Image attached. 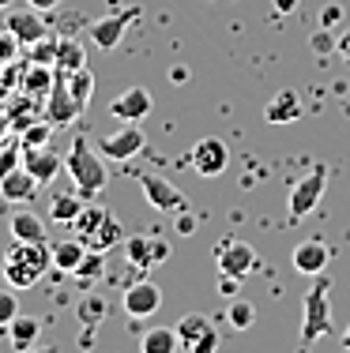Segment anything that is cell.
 Segmentation results:
<instances>
[{
  "mask_svg": "<svg viewBox=\"0 0 350 353\" xmlns=\"http://www.w3.org/2000/svg\"><path fill=\"white\" fill-rule=\"evenodd\" d=\"M294 8H298V0H275V12H282V15L294 12Z\"/></svg>",
  "mask_w": 350,
  "mask_h": 353,
  "instance_id": "cell-40",
  "label": "cell"
},
{
  "mask_svg": "<svg viewBox=\"0 0 350 353\" xmlns=\"http://www.w3.org/2000/svg\"><path fill=\"white\" fill-rule=\"evenodd\" d=\"M124 256H128L132 267H155V263H166V259H170V245H166L162 237L139 233V237L124 241Z\"/></svg>",
  "mask_w": 350,
  "mask_h": 353,
  "instance_id": "cell-13",
  "label": "cell"
},
{
  "mask_svg": "<svg viewBox=\"0 0 350 353\" xmlns=\"http://www.w3.org/2000/svg\"><path fill=\"white\" fill-rule=\"evenodd\" d=\"M177 339H181V353H219V327L204 312L181 316Z\"/></svg>",
  "mask_w": 350,
  "mask_h": 353,
  "instance_id": "cell-4",
  "label": "cell"
},
{
  "mask_svg": "<svg viewBox=\"0 0 350 353\" xmlns=\"http://www.w3.org/2000/svg\"><path fill=\"white\" fill-rule=\"evenodd\" d=\"M19 49L23 46H19V38H15L12 30H8V27L0 30V64H12L15 57H19Z\"/></svg>",
  "mask_w": 350,
  "mask_h": 353,
  "instance_id": "cell-34",
  "label": "cell"
},
{
  "mask_svg": "<svg viewBox=\"0 0 350 353\" xmlns=\"http://www.w3.org/2000/svg\"><path fill=\"white\" fill-rule=\"evenodd\" d=\"M53 68L57 72H79V68H87V53H83L79 41H72V38L53 41Z\"/></svg>",
  "mask_w": 350,
  "mask_h": 353,
  "instance_id": "cell-22",
  "label": "cell"
},
{
  "mask_svg": "<svg viewBox=\"0 0 350 353\" xmlns=\"http://www.w3.org/2000/svg\"><path fill=\"white\" fill-rule=\"evenodd\" d=\"M15 316H19V297L12 290H0V327H8Z\"/></svg>",
  "mask_w": 350,
  "mask_h": 353,
  "instance_id": "cell-33",
  "label": "cell"
},
{
  "mask_svg": "<svg viewBox=\"0 0 350 353\" xmlns=\"http://www.w3.org/2000/svg\"><path fill=\"white\" fill-rule=\"evenodd\" d=\"M12 237L15 241H35V245H46V222L35 211H15L12 214Z\"/></svg>",
  "mask_w": 350,
  "mask_h": 353,
  "instance_id": "cell-23",
  "label": "cell"
},
{
  "mask_svg": "<svg viewBox=\"0 0 350 353\" xmlns=\"http://www.w3.org/2000/svg\"><path fill=\"white\" fill-rule=\"evenodd\" d=\"M0 8H12V0H0Z\"/></svg>",
  "mask_w": 350,
  "mask_h": 353,
  "instance_id": "cell-43",
  "label": "cell"
},
{
  "mask_svg": "<svg viewBox=\"0 0 350 353\" xmlns=\"http://www.w3.org/2000/svg\"><path fill=\"white\" fill-rule=\"evenodd\" d=\"M27 353H57L53 346H35V350H27Z\"/></svg>",
  "mask_w": 350,
  "mask_h": 353,
  "instance_id": "cell-41",
  "label": "cell"
},
{
  "mask_svg": "<svg viewBox=\"0 0 350 353\" xmlns=\"http://www.w3.org/2000/svg\"><path fill=\"white\" fill-rule=\"evenodd\" d=\"M226 323L233 327V331H249V327L256 323V308L249 305V301H237V297H230V308H226Z\"/></svg>",
  "mask_w": 350,
  "mask_h": 353,
  "instance_id": "cell-28",
  "label": "cell"
},
{
  "mask_svg": "<svg viewBox=\"0 0 350 353\" xmlns=\"http://www.w3.org/2000/svg\"><path fill=\"white\" fill-rule=\"evenodd\" d=\"M49 132H53V121L49 124H27V128H23V147H46Z\"/></svg>",
  "mask_w": 350,
  "mask_h": 353,
  "instance_id": "cell-32",
  "label": "cell"
},
{
  "mask_svg": "<svg viewBox=\"0 0 350 353\" xmlns=\"http://www.w3.org/2000/svg\"><path fill=\"white\" fill-rule=\"evenodd\" d=\"M87 245L95 248V252H110L113 245H121V222H117V218L110 214L102 225H98L95 237H87Z\"/></svg>",
  "mask_w": 350,
  "mask_h": 353,
  "instance_id": "cell-27",
  "label": "cell"
},
{
  "mask_svg": "<svg viewBox=\"0 0 350 353\" xmlns=\"http://www.w3.org/2000/svg\"><path fill=\"white\" fill-rule=\"evenodd\" d=\"M139 188H144L147 203H151L155 211H166V214H181V211H188L185 192L173 188V184L166 181V176H158V173H139Z\"/></svg>",
  "mask_w": 350,
  "mask_h": 353,
  "instance_id": "cell-6",
  "label": "cell"
},
{
  "mask_svg": "<svg viewBox=\"0 0 350 353\" xmlns=\"http://www.w3.org/2000/svg\"><path fill=\"white\" fill-rule=\"evenodd\" d=\"M302 117V94L298 90H279L264 105V121L268 124H294Z\"/></svg>",
  "mask_w": 350,
  "mask_h": 353,
  "instance_id": "cell-19",
  "label": "cell"
},
{
  "mask_svg": "<svg viewBox=\"0 0 350 353\" xmlns=\"http://www.w3.org/2000/svg\"><path fill=\"white\" fill-rule=\"evenodd\" d=\"M4 27L12 30L15 38H19V46H41V41H46V19H41L38 8H27V12H12Z\"/></svg>",
  "mask_w": 350,
  "mask_h": 353,
  "instance_id": "cell-16",
  "label": "cell"
},
{
  "mask_svg": "<svg viewBox=\"0 0 350 353\" xmlns=\"http://www.w3.org/2000/svg\"><path fill=\"white\" fill-rule=\"evenodd\" d=\"M49 256H53V267H57V271L76 274V267L83 263V256H87V241H83V237L57 241V245H49Z\"/></svg>",
  "mask_w": 350,
  "mask_h": 353,
  "instance_id": "cell-20",
  "label": "cell"
},
{
  "mask_svg": "<svg viewBox=\"0 0 350 353\" xmlns=\"http://www.w3.org/2000/svg\"><path fill=\"white\" fill-rule=\"evenodd\" d=\"M241 282H245V279H233V274H222V282H219V293H222V297H237Z\"/></svg>",
  "mask_w": 350,
  "mask_h": 353,
  "instance_id": "cell-37",
  "label": "cell"
},
{
  "mask_svg": "<svg viewBox=\"0 0 350 353\" xmlns=\"http://www.w3.org/2000/svg\"><path fill=\"white\" fill-rule=\"evenodd\" d=\"M215 267H219V274L249 279V274L256 271V252H253V245H245V241L230 237V241H222V245L215 248Z\"/></svg>",
  "mask_w": 350,
  "mask_h": 353,
  "instance_id": "cell-7",
  "label": "cell"
},
{
  "mask_svg": "<svg viewBox=\"0 0 350 353\" xmlns=\"http://www.w3.org/2000/svg\"><path fill=\"white\" fill-rule=\"evenodd\" d=\"M144 143H147V136L136 124H124L121 132H110V136L98 139V154L113 158V162H128V158H136L139 150H144Z\"/></svg>",
  "mask_w": 350,
  "mask_h": 353,
  "instance_id": "cell-11",
  "label": "cell"
},
{
  "mask_svg": "<svg viewBox=\"0 0 350 353\" xmlns=\"http://www.w3.org/2000/svg\"><path fill=\"white\" fill-rule=\"evenodd\" d=\"M339 23H343V8H339V4H328V8L320 12V27L331 30V27H339Z\"/></svg>",
  "mask_w": 350,
  "mask_h": 353,
  "instance_id": "cell-36",
  "label": "cell"
},
{
  "mask_svg": "<svg viewBox=\"0 0 350 353\" xmlns=\"http://www.w3.org/2000/svg\"><path fill=\"white\" fill-rule=\"evenodd\" d=\"M136 8H128V12H113V15H102V19H95L90 23V41H95L102 53H113L117 46H121V38H124V30L132 27V19H136Z\"/></svg>",
  "mask_w": 350,
  "mask_h": 353,
  "instance_id": "cell-9",
  "label": "cell"
},
{
  "mask_svg": "<svg viewBox=\"0 0 350 353\" xmlns=\"http://www.w3.org/2000/svg\"><path fill=\"white\" fill-rule=\"evenodd\" d=\"M49 121L53 124H72L76 117L83 113V105L76 102V94H72V83H68V72H57V79H53V87H49Z\"/></svg>",
  "mask_w": 350,
  "mask_h": 353,
  "instance_id": "cell-10",
  "label": "cell"
},
{
  "mask_svg": "<svg viewBox=\"0 0 350 353\" xmlns=\"http://www.w3.org/2000/svg\"><path fill=\"white\" fill-rule=\"evenodd\" d=\"M83 207H87V199H83L79 192H61V196H53V203H49V218L61 222V225H72Z\"/></svg>",
  "mask_w": 350,
  "mask_h": 353,
  "instance_id": "cell-25",
  "label": "cell"
},
{
  "mask_svg": "<svg viewBox=\"0 0 350 353\" xmlns=\"http://www.w3.org/2000/svg\"><path fill=\"white\" fill-rule=\"evenodd\" d=\"M139 353H181L177 327H151V331L139 339Z\"/></svg>",
  "mask_w": 350,
  "mask_h": 353,
  "instance_id": "cell-24",
  "label": "cell"
},
{
  "mask_svg": "<svg viewBox=\"0 0 350 353\" xmlns=\"http://www.w3.org/2000/svg\"><path fill=\"white\" fill-rule=\"evenodd\" d=\"M35 196H38V181H35V173H30L27 165L12 170L8 176H0V203L27 207V203H35Z\"/></svg>",
  "mask_w": 350,
  "mask_h": 353,
  "instance_id": "cell-14",
  "label": "cell"
},
{
  "mask_svg": "<svg viewBox=\"0 0 350 353\" xmlns=\"http://www.w3.org/2000/svg\"><path fill=\"white\" fill-rule=\"evenodd\" d=\"M328 259H331V252L324 241H302V245L294 248V256H290V263H294L298 274H324Z\"/></svg>",
  "mask_w": 350,
  "mask_h": 353,
  "instance_id": "cell-18",
  "label": "cell"
},
{
  "mask_svg": "<svg viewBox=\"0 0 350 353\" xmlns=\"http://www.w3.org/2000/svg\"><path fill=\"white\" fill-rule=\"evenodd\" d=\"M343 350H350V327L343 331Z\"/></svg>",
  "mask_w": 350,
  "mask_h": 353,
  "instance_id": "cell-42",
  "label": "cell"
},
{
  "mask_svg": "<svg viewBox=\"0 0 350 353\" xmlns=\"http://www.w3.org/2000/svg\"><path fill=\"white\" fill-rule=\"evenodd\" d=\"M64 173L72 176V184H76V192L83 199H95L98 192L106 188V181H110V173H106V165H102V154L90 147L87 136L72 139L68 154H64Z\"/></svg>",
  "mask_w": 350,
  "mask_h": 353,
  "instance_id": "cell-1",
  "label": "cell"
},
{
  "mask_svg": "<svg viewBox=\"0 0 350 353\" xmlns=\"http://www.w3.org/2000/svg\"><path fill=\"white\" fill-rule=\"evenodd\" d=\"M61 0H27V8H38V12H49V8H57Z\"/></svg>",
  "mask_w": 350,
  "mask_h": 353,
  "instance_id": "cell-39",
  "label": "cell"
},
{
  "mask_svg": "<svg viewBox=\"0 0 350 353\" xmlns=\"http://www.w3.org/2000/svg\"><path fill=\"white\" fill-rule=\"evenodd\" d=\"M68 83H72V94H76V102L87 109L90 94H95V72L90 68H79V72H68Z\"/></svg>",
  "mask_w": 350,
  "mask_h": 353,
  "instance_id": "cell-29",
  "label": "cell"
},
{
  "mask_svg": "<svg viewBox=\"0 0 350 353\" xmlns=\"http://www.w3.org/2000/svg\"><path fill=\"white\" fill-rule=\"evenodd\" d=\"M102 271H106V252H95V248H90L87 256H83V263L76 267V279L90 282V279H98Z\"/></svg>",
  "mask_w": 350,
  "mask_h": 353,
  "instance_id": "cell-30",
  "label": "cell"
},
{
  "mask_svg": "<svg viewBox=\"0 0 350 353\" xmlns=\"http://www.w3.org/2000/svg\"><path fill=\"white\" fill-rule=\"evenodd\" d=\"M336 49H339V57H343V61L350 64V30H347L343 38H339V46H336Z\"/></svg>",
  "mask_w": 350,
  "mask_h": 353,
  "instance_id": "cell-38",
  "label": "cell"
},
{
  "mask_svg": "<svg viewBox=\"0 0 350 353\" xmlns=\"http://www.w3.org/2000/svg\"><path fill=\"white\" fill-rule=\"evenodd\" d=\"M188 162H193V170L200 176H222V173H226V165H230V147L219 136H204L193 147Z\"/></svg>",
  "mask_w": 350,
  "mask_h": 353,
  "instance_id": "cell-8",
  "label": "cell"
},
{
  "mask_svg": "<svg viewBox=\"0 0 350 353\" xmlns=\"http://www.w3.org/2000/svg\"><path fill=\"white\" fill-rule=\"evenodd\" d=\"M53 267V256H49L46 245H35V241H12V248L4 252V279L15 290H30L46 279V271Z\"/></svg>",
  "mask_w": 350,
  "mask_h": 353,
  "instance_id": "cell-2",
  "label": "cell"
},
{
  "mask_svg": "<svg viewBox=\"0 0 350 353\" xmlns=\"http://www.w3.org/2000/svg\"><path fill=\"white\" fill-rule=\"evenodd\" d=\"M4 331H8V339H12V346H15V350L27 353V350H35V346H38L41 319H38V316H15L12 323L4 327Z\"/></svg>",
  "mask_w": 350,
  "mask_h": 353,
  "instance_id": "cell-21",
  "label": "cell"
},
{
  "mask_svg": "<svg viewBox=\"0 0 350 353\" xmlns=\"http://www.w3.org/2000/svg\"><path fill=\"white\" fill-rule=\"evenodd\" d=\"M155 109V98L147 87H128L124 94H117L110 102V117H117L121 124H139L144 117H151Z\"/></svg>",
  "mask_w": 350,
  "mask_h": 353,
  "instance_id": "cell-12",
  "label": "cell"
},
{
  "mask_svg": "<svg viewBox=\"0 0 350 353\" xmlns=\"http://www.w3.org/2000/svg\"><path fill=\"white\" fill-rule=\"evenodd\" d=\"M0 147H4V143H0Z\"/></svg>",
  "mask_w": 350,
  "mask_h": 353,
  "instance_id": "cell-44",
  "label": "cell"
},
{
  "mask_svg": "<svg viewBox=\"0 0 350 353\" xmlns=\"http://www.w3.org/2000/svg\"><path fill=\"white\" fill-rule=\"evenodd\" d=\"M324 188H328V170L324 165H316L313 173H305L302 181L290 188V199H286V218L290 222H302L305 214L316 211V203H320Z\"/></svg>",
  "mask_w": 350,
  "mask_h": 353,
  "instance_id": "cell-5",
  "label": "cell"
},
{
  "mask_svg": "<svg viewBox=\"0 0 350 353\" xmlns=\"http://www.w3.org/2000/svg\"><path fill=\"white\" fill-rule=\"evenodd\" d=\"M106 312V305H102V297H90V301H79V319L83 323H98Z\"/></svg>",
  "mask_w": 350,
  "mask_h": 353,
  "instance_id": "cell-35",
  "label": "cell"
},
{
  "mask_svg": "<svg viewBox=\"0 0 350 353\" xmlns=\"http://www.w3.org/2000/svg\"><path fill=\"white\" fill-rule=\"evenodd\" d=\"M158 308H162V290H158L155 282H132L128 290H124V312L132 319H147V316H155Z\"/></svg>",
  "mask_w": 350,
  "mask_h": 353,
  "instance_id": "cell-15",
  "label": "cell"
},
{
  "mask_svg": "<svg viewBox=\"0 0 350 353\" xmlns=\"http://www.w3.org/2000/svg\"><path fill=\"white\" fill-rule=\"evenodd\" d=\"M302 346H313V342H320L324 334H331V282L328 279H320L316 274V282H313V290L305 293V301H302Z\"/></svg>",
  "mask_w": 350,
  "mask_h": 353,
  "instance_id": "cell-3",
  "label": "cell"
},
{
  "mask_svg": "<svg viewBox=\"0 0 350 353\" xmlns=\"http://www.w3.org/2000/svg\"><path fill=\"white\" fill-rule=\"evenodd\" d=\"M19 165H23V147L4 143V147H0V176H8L12 170H19Z\"/></svg>",
  "mask_w": 350,
  "mask_h": 353,
  "instance_id": "cell-31",
  "label": "cell"
},
{
  "mask_svg": "<svg viewBox=\"0 0 350 353\" xmlns=\"http://www.w3.org/2000/svg\"><path fill=\"white\" fill-rule=\"evenodd\" d=\"M106 218H110V207H102V203H87V207L79 211V218L72 222V230H76V237L87 241V237H95V233H98V225H102Z\"/></svg>",
  "mask_w": 350,
  "mask_h": 353,
  "instance_id": "cell-26",
  "label": "cell"
},
{
  "mask_svg": "<svg viewBox=\"0 0 350 353\" xmlns=\"http://www.w3.org/2000/svg\"><path fill=\"white\" fill-rule=\"evenodd\" d=\"M23 165L35 173L38 184H49L64 170V158L57 154V150H46V147H23Z\"/></svg>",
  "mask_w": 350,
  "mask_h": 353,
  "instance_id": "cell-17",
  "label": "cell"
}]
</instances>
